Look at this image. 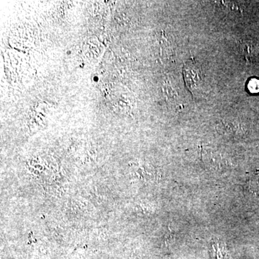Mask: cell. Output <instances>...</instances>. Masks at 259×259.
<instances>
[{"instance_id": "obj_1", "label": "cell", "mask_w": 259, "mask_h": 259, "mask_svg": "<svg viewBox=\"0 0 259 259\" xmlns=\"http://www.w3.org/2000/svg\"><path fill=\"white\" fill-rule=\"evenodd\" d=\"M184 78L187 88L193 94L200 90L202 84V77L199 68L194 63L189 61L183 69Z\"/></svg>"}, {"instance_id": "obj_2", "label": "cell", "mask_w": 259, "mask_h": 259, "mask_svg": "<svg viewBox=\"0 0 259 259\" xmlns=\"http://www.w3.org/2000/svg\"><path fill=\"white\" fill-rule=\"evenodd\" d=\"M217 129L221 134L236 136V134L239 133L241 127L235 120H223L218 124Z\"/></svg>"}, {"instance_id": "obj_3", "label": "cell", "mask_w": 259, "mask_h": 259, "mask_svg": "<svg viewBox=\"0 0 259 259\" xmlns=\"http://www.w3.org/2000/svg\"><path fill=\"white\" fill-rule=\"evenodd\" d=\"M248 88L251 93H259V80L256 79H250L249 82H248Z\"/></svg>"}]
</instances>
